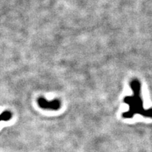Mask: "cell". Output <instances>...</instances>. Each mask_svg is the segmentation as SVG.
I'll return each mask as SVG.
<instances>
[{"mask_svg": "<svg viewBox=\"0 0 152 152\" xmlns=\"http://www.w3.org/2000/svg\"><path fill=\"white\" fill-rule=\"evenodd\" d=\"M37 104L41 109L52 110V111L58 110L61 108V106L60 100L53 99L52 101H48L44 97L38 98Z\"/></svg>", "mask_w": 152, "mask_h": 152, "instance_id": "2", "label": "cell"}, {"mask_svg": "<svg viewBox=\"0 0 152 152\" xmlns=\"http://www.w3.org/2000/svg\"><path fill=\"white\" fill-rule=\"evenodd\" d=\"M0 115H1L2 121H9V120L11 119V116H12V114L9 111H4Z\"/></svg>", "mask_w": 152, "mask_h": 152, "instance_id": "3", "label": "cell"}, {"mask_svg": "<svg viewBox=\"0 0 152 152\" xmlns=\"http://www.w3.org/2000/svg\"><path fill=\"white\" fill-rule=\"evenodd\" d=\"M2 121V119H1V115H0V121Z\"/></svg>", "mask_w": 152, "mask_h": 152, "instance_id": "4", "label": "cell"}, {"mask_svg": "<svg viewBox=\"0 0 152 152\" xmlns=\"http://www.w3.org/2000/svg\"><path fill=\"white\" fill-rule=\"evenodd\" d=\"M130 87L133 91V94L124 98V102L129 106V110L123 113V117L132 118L136 114H140L144 117L152 118V109L146 110L144 108L140 82L137 80H134L131 82Z\"/></svg>", "mask_w": 152, "mask_h": 152, "instance_id": "1", "label": "cell"}]
</instances>
